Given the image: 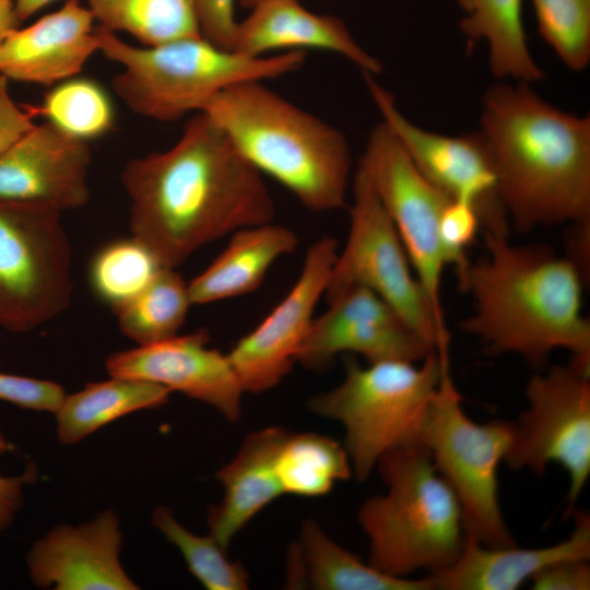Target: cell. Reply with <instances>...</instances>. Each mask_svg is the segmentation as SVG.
Instances as JSON below:
<instances>
[{"instance_id": "cell-43", "label": "cell", "mask_w": 590, "mask_h": 590, "mask_svg": "<svg viewBox=\"0 0 590 590\" xmlns=\"http://www.w3.org/2000/svg\"><path fill=\"white\" fill-rule=\"evenodd\" d=\"M237 1L241 7L251 9L266 0H237Z\"/></svg>"}, {"instance_id": "cell-8", "label": "cell", "mask_w": 590, "mask_h": 590, "mask_svg": "<svg viewBox=\"0 0 590 590\" xmlns=\"http://www.w3.org/2000/svg\"><path fill=\"white\" fill-rule=\"evenodd\" d=\"M416 442L427 450L437 472L456 494L465 534L491 547L517 545L498 494V468L512 442V422L491 420L480 424L471 420L462 408L449 363L442 369Z\"/></svg>"}, {"instance_id": "cell-30", "label": "cell", "mask_w": 590, "mask_h": 590, "mask_svg": "<svg viewBox=\"0 0 590 590\" xmlns=\"http://www.w3.org/2000/svg\"><path fill=\"white\" fill-rule=\"evenodd\" d=\"M69 135L90 142L107 134L115 125V107L98 82L73 76L52 85L40 105L28 109Z\"/></svg>"}, {"instance_id": "cell-15", "label": "cell", "mask_w": 590, "mask_h": 590, "mask_svg": "<svg viewBox=\"0 0 590 590\" xmlns=\"http://www.w3.org/2000/svg\"><path fill=\"white\" fill-rule=\"evenodd\" d=\"M312 323L296 362L320 370L343 352L364 356L368 363L422 362L433 349L381 297L354 286L334 299Z\"/></svg>"}, {"instance_id": "cell-35", "label": "cell", "mask_w": 590, "mask_h": 590, "mask_svg": "<svg viewBox=\"0 0 590 590\" xmlns=\"http://www.w3.org/2000/svg\"><path fill=\"white\" fill-rule=\"evenodd\" d=\"M64 397L54 381L0 373V400L20 408L56 413Z\"/></svg>"}, {"instance_id": "cell-37", "label": "cell", "mask_w": 590, "mask_h": 590, "mask_svg": "<svg viewBox=\"0 0 590 590\" xmlns=\"http://www.w3.org/2000/svg\"><path fill=\"white\" fill-rule=\"evenodd\" d=\"M236 1L196 0L202 36L225 49H232L238 23L235 17Z\"/></svg>"}, {"instance_id": "cell-28", "label": "cell", "mask_w": 590, "mask_h": 590, "mask_svg": "<svg viewBox=\"0 0 590 590\" xmlns=\"http://www.w3.org/2000/svg\"><path fill=\"white\" fill-rule=\"evenodd\" d=\"M275 470L283 494L305 497L328 494L353 472L345 447L315 433H288L278 452Z\"/></svg>"}, {"instance_id": "cell-38", "label": "cell", "mask_w": 590, "mask_h": 590, "mask_svg": "<svg viewBox=\"0 0 590 590\" xmlns=\"http://www.w3.org/2000/svg\"><path fill=\"white\" fill-rule=\"evenodd\" d=\"M8 82L9 79L0 73V153L35 125L32 113L12 99Z\"/></svg>"}, {"instance_id": "cell-29", "label": "cell", "mask_w": 590, "mask_h": 590, "mask_svg": "<svg viewBox=\"0 0 590 590\" xmlns=\"http://www.w3.org/2000/svg\"><path fill=\"white\" fill-rule=\"evenodd\" d=\"M191 305L182 276L162 267L139 295L115 312L120 331L145 345L176 335Z\"/></svg>"}, {"instance_id": "cell-1", "label": "cell", "mask_w": 590, "mask_h": 590, "mask_svg": "<svg viewBox=\"0 0 590 590\" xmlns=\"http://www.w3.org/2000/svg\"><path fill=\"white\" fill-rule=\"evenodd\" d=\"M121 182L130 199L131 236L166 268L275 214L263 175L202 111L187 120L169 149L128 162Z\"/></svg>"}, {"instance_id": "cell-27", "label": "cell", "mask_w": 590, "mask_h": 590, "mask_svg": "<svg viewBox=\"0 0 590 590\" xmlns=\"http://www.w3.org/2000/svg\"><path fill=\"white\" fill-rule=\"evenodd\" d=\"M97 25L143 46L202 36L196 0H85Z\"/></svg>"}, {"instance_id": "cell-21", "label": "cell", "mask_w": 590, "mask_h": 590, "mask_svg": "<svg viewBox=\"0 0 590 590\" xmlns=\"http://www.w3.org/2000/svg\"><path fill=\"white\" fill-rule=\"evenodd\" d=\"M570 535L538 548L486 546L467 535L458 559L446 570L426 575L432 590H517L554 562L590 558V517L577 511Z\"/></svg>"}, {"instance_id": "cell-5", "label": "cell", "mask_w": 590, "mask_h": 590, "mask_svg": "<svg viewBox=\"0 0 590 590\" xmlns=\"http://www.w3.org/2000/svg\"><path fill=\"white\" fill-rule=\"evenodd\" d=\"M377 467L387 492L367 498L358 510L369 565L401 578L449 568L467 539L462 510L427 450L409 444L384 455Z\"/></svg>"}, {"instance_id": "cell-13", "label": "cell", "mask_w": 590, "mask_h": 590, "mask_svg": "<svg viewBox=\"0 0 590 590\" xmlns=\"http://www.w3.org/2000/svg\"><path fill=\"white\" fill-rule=\"evenodd\" d=\"M382 121L402 143L420 172L451 200L472 204L484 232L507 235L508 215L498 194L493 160L481 131L445 135L409 120L390 91L363 73Z\"/></svg>"}, {"instance_id": "cell-22", "label": "cell", "mask_w": 590, "mask_h": 590, "mask_svg": "<svg viewBox=\"0 0 590 590\" xmlns=\"http://www.w3.org/2000/svg\"><path fill=\"white\" fill-rule=\"evenodd\" d=\"M287 435L280 427L250 434L232 461L217 472L224 495L209 509L208 523L209 534L225 550L262 508L283 494L275 461Z\"/></svg>"}, {"instance_id": "cell-23", "label": "cell", "mask_w": 590, "mask_h": 590, "mask_svg": "<svg viewBox=\"0 0 590 590\" xmlns=\"http://www.w3.org/2000/svg\"><path fill=\"white\" fill-rule=\"evenodd\" d=\"M297 246L295 232L272 222L234 232L224 250L188 284L192 305L255 292L271 266Z\"/></svg>"}, {"instance_id": "cell-10", "label": "cell", "mask_w": 590, "mask_h": 590, "mask_svg": "<svg viewBox=\"0 0 590 590\" xmlns=\"http://www.w3.org/2000/svg\"><path fill=\"white\" fill-rule=\"evenodd\" d=\"M61 213L0 200V327L33 331L70 305L71 246Z\"/></svg>"}, {"instance_id": "cell-25", "label": "cell", "mask_w": 590, "mask_h": 590, "mask_svg": "<svg viewBox=\"0 0 590 590\" xmlns=\"http://www.w3.org/2000/svg\"><path fill=\"white\" fill-rule=\"evenodd\" d=\"M465 15L460 30L471 44L485 42L497 80L532 84L544 78L534 60L522 20L523 0H457Z\"/></svg>"}, {"instance_id": "cell-20", "label": "cell", "mask_w": 590, "mask_h": 590, "mask_svg": "<svg viewBox=\"0 0 590 590\" xmlns=\"http://www.w3.org/2000/svg\"><path fill=\"white\" fill-rule=\"evenodd\" d=\"M232 49L250 57L272 51L319 49L338 54L363 73L378 74L381 62L362 47L337 16L318 14L299 0H266L238 21Z\"/></svg>"}, {"instance_id": "cell-39", "label": "cell", "mask_w": 590, "mask_h": 590, "mask_svg": "<svg viewBox=\"0 0 590 590\" xmlns=\"http://www.w3.org/2000/svg\"><path fill=\"white\" fill-rule=\"evenodd\" d=\"M11 445L0 432V455L8 452ZM35 471L27 470L24 475L5 477L0 475V532L11 526L16 511L22 506V488L32 481Z\"/></svg>"}, {"instance_id": "cell-40", "label": "cell", "mask_w": 590, "mask_h": 590, "mask_svg": "<svg viewBox=\"0 0 590 590\" xmlns=\"http://www.w3.org/2000/svg\"><path fill=\"white\" fill-rule=\"evenodd\" d=\"M568 237L569 258L586 276L589 269L590 220L573 223Z\"/></svg>"}, {"instance_id": "cell-36", "label": "cell", "mask_w": 590, "mask_h": 590, "mask_svg": "<svg viewBox=\"0 0 590 590\" xmlns=\"http://www.w3.org/2000/svg\"><path fill=\"white\" fill-rule=\"evenodd\" d=\"M589 558L574 557L548 564L534 574L529 582L533 590H589Z\"/></svg>"}, {"instance_id": "cell-18", "label": "cell", "mask_w": 590, "mask_h": 590, "mask_svg": "<svg viewBox=\"0 0 590 590\" xmlns=\"http://www.w3.org/2000/svg\"><path fill=\"white\" fill-rule=\"evenodd\" d=\"M118 517L110 510L79 527L58 526L37 541L27 556L37 587L57 590H133L119 551Z\"/></svg>"}, {"instance_id": "cell-26", "label": "cell", "mask_w": 590, "mask_h": 590, "mask_svg": "<svg viewBox=\"0 0 590 590\" xmlns=\"http://www.w3.org/2000/svg\"><path fill=\"white\" fill-rule=\"evenodd\" d=\"M172 391L140 379L114 377L88 384L83 390L64 397L57 410V435L71 445L106 424L143 409L164 404Z\"/></svg>"}, {"instance_id": "cell-31", "label": "cell", "mask_w": 590, "mask_h": 590, "mask_svg": "<svg viewBox=\"0 0 590 590\" xmlns=\"http://www.w3.org/2000/svg\"><path fill=\"white\" fill-rule=\"evenodd\" d=\"M161 268L154 255L131 236L111 241L97 251L90 267L91 286L117 311L139 295Z\"/></svg>"}, {"instance_id": "cell-33", "label": "cell", "mask_w": 590, "mask_h": 590, "mask_svg": "<svg viewBox=\"0 0 590 590\" xmlns=\"http://www.w3.org/2000/svg\"><path fill=\"white\" fill-rule=\"evenodd\" d=\"M538 32L573 71L590 62V0H532Z\"/></svg>"}, {"instance_id": "cell-9", "label": "cell", "mask_w": 590, "mask_h": 590, "mask_svg": "<svg viewBox=\"0 0 590 590\" xmlns=\"http://www.w3.org/2000/svg\"><path fill=\"white\" fill-rule=\"evenodd\" d=\"M351 227L324 291L327 302L363 286L389 304L433 349L449 350L445 318L434 310L417 280L398 232L358 164L352 184Z\"/></svg>"}, {"instance_id": "cell-34", "label": "cell", "mask_w": 590, "mask_h": 590, "mask_svg": "<svg viewBox=\"0 0 590 590\" xmlns=\"http://www.w3.org/2000/svg\"><path fill=\"white\" fill-rule=\"evenodd\" d=\"M482 223L475 206L468 202L450 200L442 211L439 235L447 264L455 267L460 281L470 261L468 248L474 241Z\"/></svg>"}, {"instance_id": "cell-7", "label": "cell", "mask_w": 590, "mask_h": 590, "mask_svg": "<svg viewBox=\"0 0 590 590\" xmlns=\"http://www.w3.org/2000/svg\"><path fill=\"white\" fill-rule=\"evenodd\" d=\"M447 363L449 351L437 350L420 366L384 361L362 367L349 359L343 381L308 401L311 412L344 427V447L358 481H366L387 452L416 442Z\"/></svg>"}, {"instance_id": "cell-2", "label": "cell", "mask_w": 590, "mask_h": 590, "mask_svg": "<svg viewBox=\"0 0 590 590\" xmlns=\"http://www.w3.org/2000/svg\"><path fill=\"white\" fill-rule=\"evenodd\" d=\"M498 82L482 98L481 133L515 228L590 220V117L563 111L530 86Z\"/></svg>"}, {"instance_id": "cell-16", "label": "cell", "mask_w": 590, "mask_h": 590, "mask_svg": "<svg viewBox=\"0 0 590 590\" xmlns=\"http://www.w3.org/2000/svg\"><path fill=\"white\" fill-rule=\"evenodd\" d=\"M206 330L139 345L113 354L106 369L114 377L133 378L162 385L216 409L236 422L245 392L227 357L208 346Z\"/></svg>"}, {"instance_id": "cell-6", "label": "cell", "mask_w": 590, "mask_h": 590, "mask_svg": "<svg viewBox=\"0 0 590 590\" xmlns=\"http://www.w3.org/2000/svg\"><path fill=\"white\" fill-rule=\"evenodd\" d=\"M98 51L121 66L111 85L134 113L175 121L201 113L217 94L245 81H266L303 67L306 51L250 57L203 36L138 47L96 25Z\"/></svg>"}, {"instance_id": "cell-19", "label": "cell", "mask_w": 590, "mask_h": 590, "mask_svg": "<svg viewBox=\"0 0 590 590\" xmlns=\"http://www.w3.org/2000/svg\"><path fill=\"white\" fill-rule=\"evenodd\" d=\"M94 23L86 5L68 0L33 24L12 30L0 46V73L42 85L76 76L98 51Z\"/></svg>"}, {"instance_id": "cell-32", "label": "cell", "mask_w": 590, "mask_h": 590, "mask_svg": "<svg viewBox=\"0 0 590 590\" xmlns=\"http://www.w3.org/2000/svg\"><path fill=\"white\" fill-rule=\"evenodd\" d=\"M153 523L184 556L191 574L209 590L248 589V574L231 560L210 534L196 535L186 530L165 507L153 512Z\"/></svg>"}, {"instance_id": "cell-4", "label": "cell", "mask_w": 590, "mask_h": 590, "mask_svg": "<svg viewBox=\"0 0 590 590\" xmlns=\"http://www.w3.org/2000/svg\"><path fill=\"white\" fill-rule=\"evenodd\" d=\"M239 152L308 210L346 205L352 154L335 127L298 107L263 81H245L217 94L204 107Z\"/></svg>"}, {"instance_id": "cell-17", "label": "cell", "mask_w": 590, "mask_h": 590, "mask_svg": "<svg viewBox=\"0 0 590 590\" xmlns=\"http://www.w3.org/2000/svg\"><path fill=\"white\" fill-rule=\"evenodd\" d=\"M92 152L46 121L34 125L0 153V200L42 205L62 213L84 206Z\"/></svg>"}, {"instance_id": "cell-14", "label": "cell", "mask_w": 590, "mask_h": 590, "mask_svg": "<svg viewBox=\"0 0 590 590\" xmlns=\"http://www.w3.org/2000/svg\"><path fill=\"white\" fill-rule=\"evenodd\" d=\"M337 256L334 238L323 236L316 240L288 293L227 353L245 392L267 391L291 371L312 323L315 308L324 295Z\"/></svg>"}, {"instance_id": "cell-24", "label": "cell", "mask_w": 590, "mask_h": 590, "mask_svg": "<svg viewBox=\"0 0 590 590\" xmlns=\"http://www.w3.org/2000/svg\"><path fill=\"white\" fill-rule=\"evenodd\" d=\"M290 583L319 590H432L426 577L401 578L365 564L330 539L312 520L306 521L291 552Z\"/></svg>"}, {"instance_id": "cell-41", "label": "cell", "mask_w": 590, "mask_h": 590, "mask_svg": "<svg viewBox=\"0 0 590 590\" xmlns=\"http://www.w3.org/2000/svg\"><path fill=\"white\" fill-rule=\"evenodd\" d=\"M19 23L13 0H0V46L7 35L17 27Z\"/></svg>"}, {"instance_id": "cell-42", "label": "cell", "mask_w": 590, "mask_h": 590, "mask_svg": "<svg viewBox=\"0 0 590 590\" xmlns=\"http://www.w3.org/2000/svg\"><path fill=\"white\" fill-rule=\"evenodd\" d=\"M55 0H13L15 13L24 21Z\"/></svg>"}, {"instance_id": "cell-11", "label": "cell", "mask_w": 590, "mask_h": 590, "mask_svg": "<svg viewBox=\"0 0 590 590\" xmlns=\"http://www.w3.org/2000/svg\"><path fill=\"white\" fill-rule=\"evenodd\" d=\"M527 409L512 422V442L504 460L514 470L543 474L550 463L569 476L567 508L574 510L590 475V364L571 357L533 375L526 387Z\"/></svg>"}, {"instance_id": "cell-3", "label": "cell", "mask_w": 590, "mask_h": 590, "mask_svg": "<svg viewBox=\"0 0 590 590\" xmlns=\"http://www.w3.org/2000/svg\"><path fill=\"white\" fill-rule=\"evenodd\" d=\"M487 255L469 264L459 286L473 312L460 321L491 355L514 353L543 367L558 349L590 364V322L582 315L585 275L542 245L515 246L484 232Z\"/></svg>"}, {"instance_id": "cell-12", "label": "cell", "mask_w": 590, "mask_h": 590, "mask_svg": "<svg viewBox=\"0 0 590 590\" xmlns=\"http://www.w3.org/2000/svg\"><path fill=\"white\" fill-rule=\"evenodd\" d=\"M358 164L388 212L430 305L445 318L440 287L448 264L439 224L451 199L420 172L382 120L370 131Z\"/></svg>"}]
</instances>
